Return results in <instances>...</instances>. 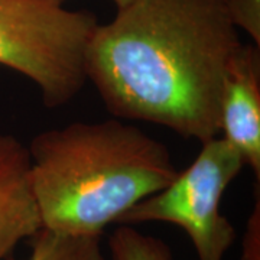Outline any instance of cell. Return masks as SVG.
<instances>
[{
  "mask_svg": "<svg viewBox=\"0 0 260 260\" xmlns=\"http://www.w3.org/2000/svg\"><path fill=\"white\" fill-rule=\"evenodd\" d=\"M30 239L28 260H104L102 236H74L41 227Z\"/></svg>",
  "mask_w": 260,
  "mask_h": 260,
  "instance_id": "obj_7",
  "label": "cell"
},
{
  "mask_svg": "<svg viewBox=\"0 0 260 260\" xmlns=\"http://www.w3.org/2000/svg\"><path fill=\"white\" fill-rule=\"evenodd\" d=\"M29 185L28 146L9 133H0V260L41 229Z\"/></svg>",
  "mask_w": 260,
  "mask_h": 260,
  "instance_id": "obj_6",
  "label": "cell"
},
{
  "mask_svg": "<svg viewBox=\"0 0 260 260\" xmlns=\"http://www.w3.org/2000/svg\"><path fill=\"white\" fill-rule=\"evenodd\" d=\"M220 132L260 179V48L242 44L225 65Z\"/></svg>",
  "mask_w": 260,
  "mask_h": 260,
  "instance_id": "obj_5",
  "label": "cell"
},
{
  "mask_svg": "<svg viewBox=\"0 0 260 260\" xmlns=\"http://www.w3.org/2000/svg\"><path fill=\"white\" fill-rule=\"evenodd\" d=\"M242 44L225 0H129L94 29L87 81L114 117L204 143L220 133L224 71Z\"/></svg>",
  "mask_w": 260,
  "mask_h": 260,
  "instance_id": "obj_1",
  "label": "cell"
},
{
  "mask_svg": "<svg viewBox=\"0 0 260 260\" xmlns=\"http://www.w3.org/2000/svg\"><path fill=\"white\" fill-rule=\"evenodd\" d=\"M184 172L162 191L142 200L117 224L162 221L175 224L189 236L198 260H224L236 240V229L220 211L221 198L246 167L239 150L215 136Z\"/></svg>",
  "mask_w": 260,
  "mask_h": 260,
  "instance_id": "obj_4",
  "label": "cell"
},
{
  "mask_svg": "<svg viewBox=\"0 0 260 260\" xmlns=\"http://www.w3.org/2000/svg\"><path fill=\"white\" fill-rule=\"evenodd\" d=\"M58 2H61V3H64L65 0H58ZM110 2H113L114 5H116V8H121L123 5H126L129 0H110Z\"/></svg>",
  "mask_w": 260,
  "mask_h": 260,
  "instance_id": "obj_11",
  "label": "cell"
},
{
  "mask_svg": "<svg viewBox=\"0 0 260 260\" xmlns=\"http://www.w3.org/2000/svg\"><path fill=\"white\" fill-rule=\"evenodd\" d=\"M99 20L58 0H0V65L37 85L48 109L77 97L87 83L85 55Z\"/></svg>",
  "mask_w": 260,
  "mask_h": 260,
  "instance_id": "obj_3",
  "label": "cell"
},
{
  "mask_svg": "<svg viewBox=\"0 0 260 260\" xmlns=\"http://www.w3.org/2000/svg\"><path fill=\"white\" fill-rule=\"evenodd\" d=\"M242 260H260V195L256 181V204L243 234Z\"/></svg>",
  "mask_w": 260,
  "mask_h": 260,
  "instance_id": "obj_10",
  "label": "cell"
},
{
  "mask_svg": "<svg viewBox=\"0 0 260 260\" xmlns=\"http://www.w3.org/2000/svg\"><path fill=\"white\" fill-rule=\"evenodd\" d=\"M28 153L41 225L74 236H102L179 172L162 142L117 117L44 130Z\"/></svg>",
  "mask_w": 260,
  "mask_h": 260,
  "instance_id": "obj_2",
  "label": "cell"
},
{
  "mask_svg": "<svg viewBox=\"0 0 260 260\" xmlns=\"http://www.w3.org/2000/svg\"><path fill=\"white\" fill-rule=\"evenodd\" d=\"M112 260H174L172 250L164 240L121 224L109 240Z\"/></svg>",
  "mask_w": 260,
  "mask_h": 260,
  "instance_id": "obj_8",
  "label": "cell"
},
{
  "mask_svg": "<svg viewBox=\"0 0 260 260\" xmlns=\"http://www.w3.org/2000/svg\"><path fill=\"white\" fill-rule=\"evenodd\" d=\"M229 15L239 30H244L254 45H260V0H225Z\"/></svg>",
  "mask_w": 260,
  "mask_h": 260,
  "instance_id": "obj_9",
  "label": "cell"
}]
</instances>
